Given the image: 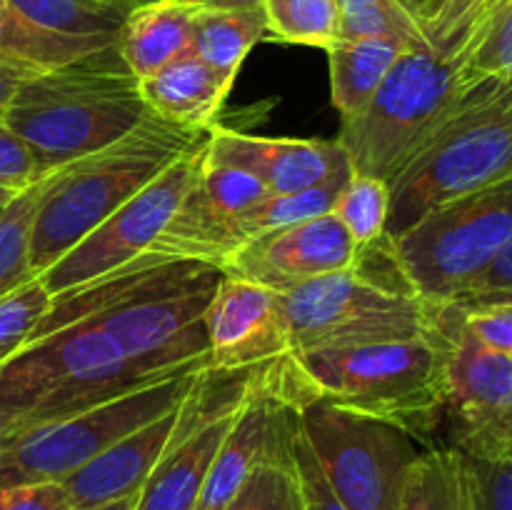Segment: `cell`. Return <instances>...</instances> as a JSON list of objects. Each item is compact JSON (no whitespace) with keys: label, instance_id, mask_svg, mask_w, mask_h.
<instances>
[{"label":"cell","instance_id":"obj_45","mask_svg":"<svg viewBox=\"0 0 512 510\" xmlns=\"http://www.w3.org/2000/svg\"><path fill=\"white\" fill-rule=\"evenodd\" d=\"M178 3L190 5V8L245 10V8H260V5H263V0H178Z\"/></svg>","mask_w":512,"mask_h":510},{"label":"cell","instance_id":"obj_34","mask_svg":"<svg viewBox=\"0 0 512 510\" xmlns=\"http://www.w3.org/2000/svg\"><path fill=\"white\" fill-rule=\"evenodd\" d=\"M223 510H303L290 450L280 458L263 460Z\"/></svg>","mask_w":512,"mask_h":510},{"label":"cell","instance_id":"obj_37","mask_svg":"<svg viewBox=\"0 0 512 510\" xmlns=\"http://www.w3.org/2000/svg\"><path fill=\"white\" fill-rule=\"evenodd\" d=\"M465 455L470 510H512V463Z\"/></svg>","mask_w":512,"mask_h":510},{"label":"cell","instance_id":"obj_39","mask_svg":"<svg viewBox=\"0 0 512 510\" xmlns=\"http://www.w3.org/2000/svg\"><path fill=\"white\" fill-rule=\"evenodd\" d=\"M465 330L488 348L512 355V298L488 303H453Z\"/></svg>","mask_w":512,"mask_h":510},{"label":"cell","instance_id":"obj_30","mask_svg":"<svg viewBox=\"0 0 512 510\" xmlns=\"http://www.w3.org/2000/svg\"><path fill=\"white\" fill-rule=\"evenodd\" d=\"M45 178L20 190L0 210V298L35 278L30 268V230H33L35 208L43 195Z\"/></svg>","mask_w":512,"mask_h":510},{"label":"cell","instance_id":"obj_7","mask_svg":"<svg viewBox=\"0 0 512 510\" xmlns=\"http://www.w3.org/2000/svg\"><path fill=\"white\" fill-rule=\"evenodd\" d=\"M475 85L428 43L405 48L378 93L355 118L343 120L335 138L353 173L390 183L463 108Z\"/></svg>","mask_w":512,"mask_h":510},{"label":"cell","instance_id":"obj_29","mask_svg":"<svg viewBox=\"0 0 512 510\" xmlns=\"http://www.w3.org/2000/svg\"><path fill=\"white\" fill-rule=\"evenodd\" d=\"M268 35L295 45L328 50L340 38L335 0H263Z\"/></svg>","mask_w":512,"mask_h":510},{"label":"cell","instance_id":"obj_26","mask_svg":"<svg viewBox=\"0 0 512 510\" xmlns=\"http://www.w3.org/2000/svg\"><path fill=\"white\" fill-rule=\"evenodd\" d=\"M353 175V168H343L335 178L325 180V183L313 185V188L298 190V193L275 195L268 193L245 208L243 213L235 218L233 223V245L235 250L243 248L248 240L258 238V235L270 233V230L288 228V225L303 223V220L318 218V215H328L333 210L335 200H338L340 190Z\"/></svg>","mask_w":512,"mask_h":510},{"label":"cell","instance_id":"obj_10","mask_svg":"<svg viewBox=\"0 0 512 510\" xmlns=\"http://www.w3.org/2000/svg\"><path fill=\"white\" fill-rule=\"evenodd\" d=\"M298 425L348 510H400L405 480L425 448L400 425L328 400L300 405Z\"/></svg>","mask_w":512,"mask_h":510},{"label":"cell","instance_id":"obj_1","mask_svg":"<svg viewBox=\"0 0 512 510\" xmlns=\"http://www.w3.org/2000/svg\"><path fill=\"white\" fill-rule=\"evenodd\" d=\"M448 360L443 305V323L433 335L290 353L250 378L293 410L328 400L428 440L448 410Z\"/></svg>","mask_w":512,"mask_h":510},{"label":"cell","instance_id":"obj_31","mask_svg":"<svg viewBox=\"0 0 512 510\" xmlns=\"http://www.w3.org/2000/svg\"><path fill=\"white\" fill-rule=\"evenodd\" d=\"M330 215L348 230L358 248L385 240L390 215V185L370 175L353 173L345 188L340 190Z\"/></svg>","mask_w":512,"mask_h":510},{"label":"cell","instance_id":"obj_19","mask_svg":"<svg viewBox=\"0 0 512 510\" xmlns=\"http://www.w3.org/2000/svg\"><path fill=\"white\" fill-rule=\"evenodd\" d=\"M205 160L245 170L275 195L313 188L350 165L338 140L263 138L215 125L205 143Z\"/></svg>","mask_w":512,"mask_h":510},{"label":"cell","instance_id":"obj_48","mask_svg":"<svg viewBox=\"0 0 512 510\" xmlns=\"http://www.w3.org/2000/svg\"><path fill=\"white\" fill-rule=\"evenodd\" d=\"M483 458H500V460H508V463H512V433L505 435V438L500 440V443L495 445L488 455H483Z\"/></svg>","mask_w":512,"mask_h":510},{"label":"cell","instance_id":"obj_2","mask_svg":"<svg viewBox=\"0 0 512 510\" xmlns=\"http://www.w3.org/2000/svg\"><path fill=\"white\" fill-rule=\"evenodd\" d=\"M148 115L140 80L120 60L118 43L80 63L30 73L3 110L45 173L118 143Z\"/></svg>","mask_w":512,"mask_h":510},{"label":"cell","instance_id":"obj_22","mask_svg":"<svg viewBox=\"0 0 512 510\" xmlns=\"http://www.w3.org/2000/svg\"><path fill=\"white\" fill-rule=\"evenodd\" d=\"M195 8L158 0L128 13L118 33V55L135 78H148L190 48Z\"/></svg>","mask_w":512,"mask_h":510},{"label":"cell","instance_id":"obj_6","mask_svg":"<svg viewBox=\"0 0 512 510\" xmlns=\"http://www.w3.org/2000/svg\"><path fill=\"white\" fill-rule=\"evenodd\" d=\"M512 175V85L483 80L463 108L390 180L385 240H395L438 205Z\"/></svg>","mask_w":512,"mask_h":510},{"label":"cell","instance_id":"obj_32","mask_svg":"<svg viewBox=\"0 0 512 510\" xmlns=\"http://www.w3.org/2000/svg\"><path fill=\"white\" fill-rule=\"evenodd\" d=\"M45 28L73 35H118L128 15L100 0H8Z\"/></svg>","mask_w":512,"mask_h":510},{"label":"cell","instance_id":"obj_11","mask_svg":"<svg viewBox=\"0 0 512 510\" xmlns=\"http://www.w3.org/2000/svg\"><path fill=\"white\" fill-rule=\"evenodd\" d=\"M203 150H190L168 165L158 178L150 180L145 188L130 200H125L113 215L103 220L98 228L90 230L75 248H70L58 263L40 273V283L50 295L80 288L130 260L148 253L150 245L158 240L168 220L178 210L180 200L193 185L203 163Z\"/></svg>","mask_w":512,"mask_h":510},{"label":"cell","instance_id":"obj_41","mask_svg":"<svg viewBox=\"0 0 512 510\" xmlns=\"http://www.w3.org/2000/svg\"><path fill=\"white\" fill-rule=\"evenodd\" d=\"M0 510H73L63 483L0 485Z\"/></svg>","mask_w":512,"mask_h":510},{"label":"cell","instance_id":"obj_8","mask_svg":"<svg viewBox=\"0 0 512 510\" xmlns=\"http://www.w3.org/2000/svg\"><path fill=\"white\" fill-rule=\"evenodd\" d=\"M512 240V175L438 205L390 240L395 265L430 303H458Z\"/></svg>","mask_w":512,"mask_h":510},{"label":"cell","instance_id":"obj_46","mask_svg":"<svg viewBox=\"0 0 512 510\" xmlns=\"http://www.w3.org/2000/svg\"><path fill=\"white\" fill-rule=\"evenodd\" d=\"M400 3H403V8L408 10V13L413 15L420 25H423V33H425V23L433 18L435 10L443 5V0H400Z\"/></svg>","mask_w":512,"mask_h":510},{"label":"cell","instance_id":"obj_50","mask_svg":"<svg viewBox=\"0 0 512 510\" xmlns=\"http://www.w3.org/2000/svg\"><path fill=\"white\" fill-rule=\"evenodd\" d=\"M15 195H18V190H10V188H3V185H0V210H3L5 205L15 198Z\"/></svg>","mask_w":512,"mask_h":510},{"label":"cell","instance_id":"obj_40","mask_svg":"<svg viewBox=\"0 0 512 510\" xmlns=\"http://www.w3.org/2000/svg\"><path fill=\"white\" fill-rule=\"evenodd\" d=\"M45 170L23 138L0 115V185L10 190H25L45 178Z\"/></svg>","mask_w":512,"mask_h":510},{"label":"cell","instance_id":"obj_16","mask_svg":"<svg viewBox=\"0 0 512 510\" xmlns=\"http://www.w3.org/2000/svg\"><path fill=\"white\" fill-rule=\"evenodd\" d=\"M363 250L328 213L248 240L220 270L275 293H288L310 280L353 268Z\"/></svg>","mask_w":512,"mask_h":510},{"label":"cell","instance_id":"obj_24","mask_svg":"<svg viewBox=\"0 0 512 510\" xmlns=\"http://www.w3.org/2000/svg\"><path fill=\"white\" fill-rule=\"evenodd\" d=\"M405 48H410V43L385 35L338 38L330 45V90L340 118H355L370 103Z\"/></svg>","mask_w":512,"mask_h":510},{"label":"cell","instance_id":"obj_36","mask_svg":"<svg viewBox=\"0 0 512 510\" xmlns=\"http://www.w3.org/2000/svg\"><path fill=\"white\" fill-rule=\"evenodd\" d=\"M468 83L500 80L512 85V0L490 20L463 63Z\"/></svg>","mask_w":512,"mask_h":510},{"label":"cell","instance_id":"obj_49","mask_svg":"<svg viewBox=\"0 0 512 510\" xmlns=\"http://www.w3.org/2000/svg\"><path fill=\"white\" fill-rule=\"evenodd\" d=\"M100 3L105 5H113V8H118L120 13H133L135 8H143V5H150V3H158V0H100Z\"/></svg>","mask_w":512,"mask_h":510},{"label":"cell","instance_id":"obj_15","mask_svg":"<svg viewBox=\"0 0 512 510\" xmlns=\"http://www.w3.org/2000/svg\"><path fill=\"white\" fill-rule=\"evenodd\" d=\"M220 278L223 270L183 290L125 305L85 323L105 330L125 355L140 363L173 368L188 360L208 358L205 310Z\"/></svg>","mask_w":512,"mask_h":510},{"label":"cell","instance_id":"obj_28","mask_svg":"<svg viewBox=\"0 0 512 510\" xmlns=\"http://www.w3.org/2000/svg\"><path fill=\"white\" fill-rule=\"evenodd\" d=\"M508 3L510 0H443L425 23V40L435 53L463 68L483 30Z\"/></svg>","mask_w":512,"mask_h":510},{"label":"cell","instance_id":"obj_27","mask_svg":"<svg viewBox=\"0 0 512 510\" xmlns=\"http://www.w3.org/2000/svg\"><path fill=\"white\" fill-rule=\"evenodd\" d=\"M400 510H470L463 450L425 448L405 480Z\"/></svg>","mask_w":512,"mask_h":510},{"label":"cell","instance_id":"obj_42","mask_svg":"<svg viewBox=\"0 0 512 510\" xmlns=\"http://www.w3.org/2000/svg\"><path fill=\"white\" fill-rule=\"evenodd\" d=\"M512 298V240L508 248L493 260L488 270L468 288L458 303H488V300Z\"/></svg>","mask_w":512,"mask_h":510},{"label":"cell","instance_id":"obj_14","mask_svg":"<svg viewBox=\"0 0 512 510\" xmlns=\"http://www.w3.org/2000/svg\"><path fill=\"white\" fill-rule=\"evenodd\" d=\"M205 328L213 373H253L293 353L280 293L233 275L220 278L205 310Z\"/></svg>","mask_w":512,"mask_h":510},{"label":"cell","instance_id":"obj_3","mask_svg":"<svg viewBox=\"0 0 512 510\" xmlns=\"http://www.w3.org/2000/svg\"><path fill=\"white\" fill-rule=\"evenodd\" d=\"M210 130L183 128L148 115L118 143L48 173L30 230V268L35 278L158 178L173 160L208 143Z\"/></svg>","mask_w":512,"mask_h":510},{"label":"cell","instance_id":"obj_33","mask_svg":"<svg viewBox=\"0 0 512 510\" xmlns=\"http://www.w3.org/2000/svg\"><path fill=\"white\" fill-rule=\"evenodd\" d=\"M340 10V38L385 35L403 43H428L423 25L403 8L400 0H335Z\"/></svg>","mask_w":512,"mask_h":510},{"label":"cell","instance_id":"obj_21","mask_svg":"<svg viewBox=\"0 0 512 510\" xmlns=\"http://www.w3.org/2000/svg\"><path fill=\"white\" fill-rule=\"evenodd\" d=\"M233 83L205 65L193 50H185L148 78H140V93L150 115L165 123L193 130H210Z\"/></svg>","mask_w":512,"mask_h":510},{"label":"cell","instance_id":"obj_18","mask_svg":"<svg viewBox=\"0 0 512 510\" xmlns=\"http://www.w3.org/2000/svg\"><path fill=\"white\" fill-rule=\"evenodd\" d=\"M218 270L220 268L195 263V260H173L155 253H143L140 258L120 265V268L110 270V273L100 275V278L90 280L80 288L53 295L48 313L43 315L30 340L70 328V325L85 323V320H93L98 315L113 313L125 305L175 293V290H183L188 285L210 278Z\"/></svg>","mask_w":512,"mask_h":510},{"label":"cell","instance_id":"obj_13","mask_svg":"<svg viewBox=\"0 0 512 510\" xmlns=\"http://www.w3.org/2000/svg\"><path fill=\"white\" fill-rule=\"evenodd\" d=\"M265 195L268 190L260 180L230 165L208 163L203 150L193 185L148 253L223 268L235 253V218Z\"/></svg>","mask_w":512,"mask_h":510},{"label":"cell","instance_id":"obj_47","mask_svg":"<svg viewBox=\"0 0 512 510\" xmlns=\"http://www.w3.org/2000/svg\"><path fill=\"white\" fill-rule=\"evenodd\" d=\"M138 508V495H128V498L113 500V503L105 505H95V508H85V510H135Z\"/></svg>","mask_w":512,"mask_h":510},{"label":"cell","instance_id":"obj_17","mask_svg":"<svg viewBox=\"0 0 512 510\" xmlns=\"http://www.w3.org/2000/svg\"><path fill=\"white\" fill-rule=\"evenodd\" d=\"M213 383L215 373L208 368L193 393L178 408L140 425L138 430L120 438L83 468L75 470L63 483L73 510L95 508V505L113 503V500L128 498V495H138L155 465L163 460L175 438L190 423V418L208 403L213 395Z\"/></svg>","mask_w":512,"mask_h":510},{"label":"cell","instance_id":"obj_38","mask_svg":"<svg viewBox=\"0 0 512 510\" xmlns=\"http://www.w3.org/2000/svg\"><path fill=\"white\" fill-rule=\"evenodd\" d=\"M290 458H293L295 475H298L300 495H303V510H348L333 485L325 478L313 448L305 440L300 425H295L293 438H290Z\"/></svg>","mask_w":512,"mask_h":510},{"label":"cell","instance_id":"obj_5","mask_svg":"<svg viewBox=\"0 0 512 510\" xmlns=\"http://www.w3.org/2000/svg\"><path fill=\"white\" fill-rule=\"evenodd\" d=\"M195 365H208V358L173 368L140 363L125 355L105 330L78 323L30 340L0 363V398L33 425L78 413Z\"/></svg>","mask_w":512,"mask_h":510},{"label":"cell","instance_id":"obj_4","mask_svg":"<svg viewBox=\"0 0 512 510\" xmlns=\"http://www.w3.org/2000/svg\"><path fill=\"white\" fill-rule=\"evenodd\" d=\"M293 353L433 335L443 305L425 300L395 265L388 240L363 250L340 273L280 293Z\"/></svg>","mask_w":512,"mask_h":510},{"label":"cell","instance_id":"obj_23","mask_svg":"<svg viewBox=\"0 0 512 510\" xmlns=\"http://www.w3.org/2000/svg\"><path fill=\"white\" fill-rule=\"evenodd\" d=\"M118 35H73L25 18L8 0H0V60L30 70H55L105 53Z\"/></svg>","mask_w":512,"mask_h":510},{"label":"cell","instance_id":"obj_9","mask_svg":"<svg viewBox=\"0 0 512 510\" xmlns=\"http://www.w3.org/2000/svg\"><path fill=\"white\" fill-rule=\"evenodd\" d=\"M205 370L208 365H195L78 413L28 425L0 450V485L65 483L120 438L178 408Z\"/></svg>","mask_w":512,"mask_h":510},{"label":"cell","instance_id":"obj_44","mask_svg":"<svg viewBox=\"0 0 512 510\" xmlns=\"http://www.w3.org/2000/svg\"><path fill=\"white\" fill-rule=\"evenodd\" d=\"M25 428H28V418L18 408H13V405L0 398V450Z\"/></svg>","mask_w":512,"mask_h":510},{"label":"cell","instance_id":"obj_20","mask_svg":"<svg viewBox=\"0 0 512 510\" xmlns=\"http://www.w3.org/2000/svg\"><path fill=\"white\" fill-rule=\"evenodd\" d=\"M248 378L235 388L228 398L208 403L190 418L183 433L175 438L168 453L163 455L150 478L138 493L135 510H193L205 478L215 463L220 445L228 438L243 405Z\"/></svg>","mask_w":512,"mask_h":510},{"label":"cell","instance_id":"obj_35","mask_svg":"<svg viewBox=\"0 0 512 510\" xmlns=\"http://www.w3.org/2000/svg\"><path fill=\"white\" fill-rule=\"evenodd\" d=\"M50 298L53 295L45 290L40 278L28 280L18 290L0 298V363L28 345L38 323L48 313Z\"/></svg>","mask_w":512,"mask_h":510},{"label":"cell","instance_id":"obj_43","mask_svg":"<svg viewBox=\"0 0 512 510\" xmlns=\"http://www.w3.org/2000/svg\"><path fill=\"white\" fill-rule=\"evenodd\" d=\"M30 73H38V70L23 68V65L8 63V60H0V115L8 108L10 98L15 95L18 85L28 78Z\"/></svg>","mask_w":512,"mask_h":510},{"label":"cell","instance_id":"obj_12","mask_svg":"<svg viewBox=\"0 0 512 510\" xmlns=\"http://www.w3.org/2000/svg\"><path fill=\"white\" fill-rule=\"evenodd\" d=\"M450 335L448 410L453 448L488 455L512 433V355L488 348L465 330L458 308L445 303Z\"/></svg>","mask_w":512,"mask_h":510},{"label":"cell","instance_id":"obj_25","mask_svg":"<svg viewBox=\"0 0 512 510\" xmlns=\"http://www.w3.org/2000/svg\"><path fill=\"white\" fill-rule=\"evenodd\" d=\"M265 33L263 5L245 10L195 8L190 50L215 73L235 83L240 65Z\"/></svg>","mask_w":512,"mask_h":510}]
</instances>
